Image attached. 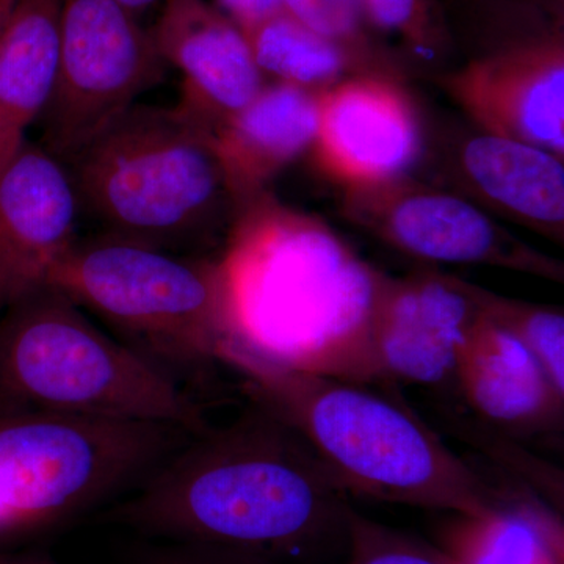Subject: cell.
Returning a JSON list of instances; mask_svg holds the SVG:
<instances>
[{"instance_id":"obj_1","label":"cell","mask_w":564,"mask_h":564,"mask_svg":"<svg viewBox=\"0 0 564 564\" xmlns=\"http://www.w3.org/2000/svg\"><path fill=\"white\" fill-rule=\"evenodd\" d=\"M352 510L302 434L250 402L236 421L195 434L95 521L141 540L307 564L347 555Z\"/></svg>"},{"instance_id":"obj_2","label":"cell","mask_w":564,"mask_h":564,"mask_svg":"<svg viewBox=\"0 0 564 564\" xmlns=\"http://www.w3.org/2000/svg\"><path fill=\"white\" fill-rule=\"evenodd\" d=\"M221 258L239 318L236 347L296 372L377 381L372 325L386 273L325 221L262 193L240 207Z\"/></svg>"},{"instance_id":"obj_3","label":"cell","mask_w":564,"mask_h":564,"mask_svg":"<svg viewBox=\"0 0 564 564\" xmlns=\"http://www.w3.org/2000/svg\"><path fill=\"white\" fill-rule=\"evenodd\" d=\"M245 395L302 434L348 494L452 514H481L507 491L430 426L361 383L284 369L243 350L221 356Z\"/></svg>"},{"instance_id":"obj_4","label":"cell","mask_w":564,"mask_h":564,"mask_svg":"<svg viewBox=\"0 0 564 564\" xmlns=\"http://www.w3.org/2000/svg\"><path fill=\"white\" fill-rule=\"evenodd\" d=\"M57 289L120 343L192 393L240 344L223 258L180 254L99 236L77 239L52 273Z\"/></svg>"},{"instance_id":"obj_5","label":"cell","mask_w":564,"mask_h":564,"mask_svg":"<svg viewBox=\"0 0 564 564\" xmlns=\"http://www.w3.org/2000/svg\"><path fill=\"white\" fill-rule=\"evenodd\" d=\"M65 165L104 236L182 254L239 214L214 135L177 107L135 104Z\"/></svg>"},{"instance_id":"obj_6","label":"cell","mask_w":564,"mask_h":564,"mask_svg":"<svg viewBox=\"0 0 564 564\" xmlns=\"http://www.w3.org/2000/svg\"><path fill=\"white\" fill-rule=\"evenodd\" d=\"M52 413L209 429L193 393L65 293L41 289L0 315V414Z\"/></svg>"},{"instance_id":"obj_7","label":"cell","mask_w":564,"mask_h":564,"mask_svg":"<svg viewBox=\"0 0 564 564\" xmlns=\"http://www.w3.org/2000/svg\"><path fill=\"white\" fill-rule=\"evenodd\" d=\"M193 436L158 422L0 414V536L52 533L101 513Z\"/></svg>"},{"instance_id":"obj_8","label":"cell","mask_w":564,"mask_h":564,"mask_svg":"<svg viewBox=\"0 0 564 564\" xmlns=\"http://www.w3.org/2000/svg\"><path fill=\"white\" fill-rule=\"evenodd\" d=\"M152 33L115 0H62L58 58L41 147L66 163L163 77Z\"/></svg>"},{"instance_id":"obj_9","label":"cell","mask_w":564,"mask_h":564,"mask_svg":"<svg viewBox=\"0 0 564 564\" xmlns=\"http://www.w3.org/2000/svg\"><path fill=\"white\" fill-rule=\"evenodd\" d=\"M343 215L356 228L417 261L486 265L564 281L562 261L519 239L458 193L410 174L344 187Z\"/></svg>"},{"instance_id":"obj_10","label":"cell","mask_w":564,"mask_h":564,"mask_svg":"<svg viewBox=\"0 0 564 564\" xmlns=\"http://www.w3.org/2000/svg\"><path fill=\"white\" fill-rule=\"evenodd\" d=\"M434 80L475 128L564 161V29L502 41Z\"/></svg>"},{"instance_id":"obj_11","label":"cell","mask_w":564,"mask_h":564,"mask_svg":"<svg viewBox=\"0 0 564 564\" xmlns=\"http://www.w3.org/2000/svg\"><path fill=\"white\" fill-rule=\"evenodd\" d=\"M485 293L480 285L436 270L386 274L372 325L377 381L454 380L464 340L484 315Z\"/></svg>"},{"instance_id":"obj_12","label":"cell","mask_w":564,"mask_h":564,"mask_svg":"<svg viewBox=\"0 0 564 564\" xmlns=\"http://www.w3.org/2000/svg\"><path fill=\"white\" fill-rule=\"evenodd\" d=\"M79 215L65 163L28 141L0 173V315L50 288L79 239Z\"/></svg>"},{"instance_id":"obj_13","label":"cell","mask_w":564,"mask_h":564,"mask_svg":"<svg viewBox=\"0 0 564 564\" xmlns=\"http://www.w3.org/2000/svg\"><path fill=\"white\" fill-rule=\"evenodd\" d=\"M433 161L444 188L494 218L564 242L563 159L474 126L441 133Z\"/></svg>"},{"instance_id":"obj_14","label":"cell","mask_w":564,"mask_h":564,"mask_svg":"<svg viewBox=\"0 0 564 564\" xmlns=\"http://www.w3.org/2000/svg\"><path fill=\"white\" fill-rule=\"evenodd\" d=\"M421 115L404 82L348 77L321 95L313 150L326 173L350 185L406 176L423 159Z\"/></svg>"},{"instance_id":"obj_15","label":"cell","mask_w":564,"mask_h":564,"mask_svg":"<svg viewBox=\"0 0 564 564\" xmlns=\"http://www.w3.org/2000/svg\"><path fill=\"white\" fill-rule=\"evenodd\" d=\"M152 39L181 70L177 109L212 135L267 84L243 32L207 0H165Z\"/></svg>"},{"instance_id":"obj_16","label":"cell","mask_w":564,"mask_h":564,"mask_svg":"<svg viewBox=\"0 0 564 564\" xmlns=\"http://www.w3.org/2000/svg\"><path fill=\"white\" fill-rule=\"evenodd\" d=\"M454 381L470 410L513 436L558 432L564 393L532 352L485 313L464 340Z\"/></svg>"},{"instance_id":"obj_17","label":"cell","mask_w":564,"mask_h":564,"mask_svg":"<svg viewBox=\"0 0 564 564\" xmlns=\"http://www.w3.org/2000/svg\"><path fill=\"white\" fill-rule=\"evenodd\" d=\"M318 110L317 93L270 82L215 131V151L239 209L314 147Z\"/></svg>"},{"instance_id":"obj_18","label":"cell","mask_w":564,"mask_h":564,"mask_svg":"<svg viewBox=\"0 0 564 564\" xmlns=\"http://www.w3.org/2000/svg\"><path fill=\"white\" fill-rule=\"evenodd\" d=\"M62 0H18L0 35V173L50 102Z\"/></svg>"},{"instance_id":"obj_19","label":"cell","mask_w":564,"mask_h":564,"mask_svg":"<svg viewBox=\"0 0 564 564\" xmlns=\"http://www.w3.org/2000/svg\"><path fill=\"white\" fill-rule=\"evenodd\" d=\"M441 551L456 564H564V527L554 505L507 491L481 514H455Z\"/></svg>"},{"instance_id":"obj_20","label":"cell","mask_w":564,"mask_h":564,"mask_svg":"<svg viewBox=\"0 0 564 564\" xmlns=\"http://www.w3.org/2000/svg\"><path fill=\"white\" fill-rule=\"evenodd\" d=\"M242 32L265 80L322 95L358 76L351 58L339 46L285 11Z\"/></svg>"},{"instance_id":"obj_21","label":"cell","mask_w":564,"mask_h":564,"mask_svg":"<svg viewBox=\"0 0 564 564\" xmlns=\"http://www.w3.org/2000/svg\"><path fill=\"white\" fill-rule=\"evenodd\" d=\"M285 13L351 58L358 76L406 82L402 61L373 31L361 0H282Z\"/></svg>"},{"instance_id":"obj_22","label":"cell","mask_w":564,"mask_h":564,"mask_svg":"<svg viewBox=\"0 0 564 564\" xmlns=\"http://www.w3.org/2000/svg\"><path fill=\"white\" fill-rule=\"evenodd\" d=\"M367 20L380 39L399 41L404 68L415 66L433 77L444 73L454 51L451 22L440 0H361Z\"/></svg>"},{"instance_id":"obj_23","label":"cell","mask_w":564,"mask_h":564,"mask_svg":"<svg viewBox=\"0 0 564 564\" xmlns=\"http://www.w3.org/2000/svg\"><path fill=\"white\" fill-rule=\"evenodd\" d=\"M484 313L489 321L524 345L555 388L564 393L563 310L486 291Z\"/></svg>"},{"instance_id":"obj_24","label":"cell","mask_w":564,"mask_h":564,"mask_svg":"<svg viewBox=\"0 0 564 564\" xmlns=\"http://www.w3.org/2000/svg\"><path fill=\"white\" fill-rule=\"evenodd\" d=\"M345 564H456L436 545L425 543L352 510Z\"/></svg>"},{"instance_id":"obj_25","label":"cell","mask_w":564,"mask_h":564,"mask_svg":"<svg viewBox=\"0 0 564 564\" xmlns=\"http://www.w3.org/2000/svg\"><path fill=\"white\" fill-rule=\"evenodd\" d=\"M120 564H292L270 556L215 547V545L166 543L143 540L133 545Z\"/></svg>"},{"instance_id":"obj_26","label":"cell","mask_w":564,"mask_h":564,"mask_svg":"<svg viewBox=\"0 0 564 564\" xmlns=\"http://www.w3.org/2000/svg\"><path fill=\"white\" fill-rule=\"evenodd\" d=\"M215 7L240 31L261 24L285 11L282 0H215Z\"/></svg>"},{"instance_id":"obj_27","label":"cell","mask_w":564,"mask_h":564,"mask_svg":"<svg viewBox=\"0 0 564 564\" xmlns=\"http://www.w3.org/2000/svg\"><path fill=\"white\" fill-rule=\"evenodd\" d=\"M0 564H62L46 551H0Z\"/></svg>"},{"instance_id":"obj_28","label":"cell","mask_w":564,"mask_h":564,"mask_svg":"<svg viewBox=\"0 0 564 564\" xmlns=\"http://www.w3.org/2000/svg\"><path fill=\"white\" fill-rule=\"evenodd\" d=\"M118 6H121L122 9L131 11L132 14H135L137 11H141L151 7L152 3L159 2V0H115Z\"/></svg>"},{"instance_id":"obj_29","label":"cell","mask_w":564,"mask_h":564,"mask_svg":"<svg viewBox=\"0 0 564 564\" xmlns=\"http://www.w3.org/2000/svg\"><path fill=\"white\" fill-rule=\"evenodd\" d=\"M17 3L18 0H0V35H2L3 29H6Z\"/></svg>"}]
</instances>
